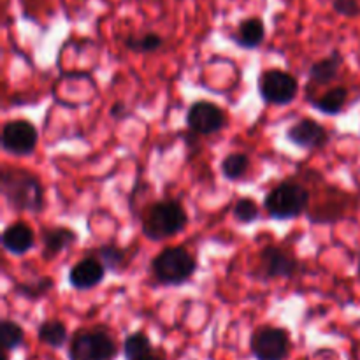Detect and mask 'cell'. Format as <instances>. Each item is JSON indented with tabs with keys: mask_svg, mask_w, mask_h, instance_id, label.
Wrapping results in <instances>:
<instances>
[{
	"mask_svg": "<svg viewBox=\"0 0 360 360\" xmlns=\"http://www.w3.org/2000/svg\"><path fill=\"white\" fill-rule=\"evenodd\" d=\"M118 343L105 327H88L72 334L67 357L69 360H116Z\"/></svg>",
	"mask_w": 360,
	"mask_h": 360,
	"instance_id": "3",
	"label": "cell"
},
{
	"mask_svg": "<svg viewBox=\"0 0 360 360\" xmlns=\"http://www.w3.org/2000/svg\"><path fill=\"white\" fill-rule=\"evenodd\" d=\"M266 39V25L259 16H250L238 25V30L232 34V41L245 49H255Z\"/></svg>",
	"mask_w": 360,
	"mask_h": 360,
	"instance_id": "14",
	"label": "cell"
},
{
	"mask_svg": "<svg viewBox=\"0 0 360 360\" xmlns=\"http://www.w3.org/2000/svg\"><path fill=\"white\" fill-rule=\"evenodd\" d=\"M125 46L130 51L136 53H155L162 49L164 39L157 32H146V34H132L127 35Z\"/></svg>",
	"mask_w": 360,
	"mask_h": 360,
	"instance_id": "21",
	"label": "cell"
},
{
	"mask_svg": "<svg viewBox=\"0 0 360 360\" xmlns=\"http://www.w3.org/2000/svg\"><path fill=\"white\" fill-rule=\"evenodd\" d=\"M39 143V132L35 125L28 120H11L2 129L4 151L16 157L34 153Z\"/></svg>",
	"mask_w": 360,
	"mask_h": 360,
	"instance_id": "8",
	"label": "cell"
},
{
	"mask_svg": "<svg viewBox=\"0 0 360 360\" xmlns=\"http://www.w3.org/2000/svg\"><path fill=\"white\" fill-rule=\"evenodd\" d=\"M333 9L340 16L355 18L360 14L359 0H333Z\"/></svg>",
	"mask_w": 360,
	"mask_h": 360,
	"instance_id": "26",
	"label": "cell"
},
{
	"mask_svg": "<svg viewBox=\"0 0 360 360\" xmlns=\"http://www.w3.org/2000/svg\"><path fill=\"white\" fill-rule=\"evenodd\" d=\"M137 360H167V359H165L164 354H160V352L153 350V352H151V354L144 355V357H141V359H137Z\"/></svg>",
	"mask_w": 360,
	"mask_h": 360,
	"instance_id": "28",
	"label": "cell"
},
{
	"mask_svg": "<svg viewBox=\"0 0 360 360\" xmlns=\"http://www.w3.org/2000/svg\"><path fill=\"white\" fill-rule=\"evenodd\" d=\"M348 101V90L345 86H336L330 88L329 91H326L323 95H320L319 98H311V105L315 109H319L323 115H340L343 111L345 104Z\"/></svg>",
	"mask_w": 360,
	"mask_h": 360,
	"instance_id": "18",
	"label": "cell"
},
{
	"mask_svg": "<svg viewBox=\"0 0 360 360\" xmlns=\"http://www.w3.org/2000/svg\"><path fill=\"white\" fill-rule=\"evenodd\" d=\"M259 94L266 104L287 105L297 97L299 83L292 74L285 70H264L259 77Z\"/></svg>",
	"mask_w": 360,
	"mask_h": 360,
	"instance_id": "7",
	"label": "cell"
},
{
	"mask_svg": "<svg viewBox=\"0 0 360 360\" xmlns=\"http://www.w3.org/2000/svg\"><path fill=\"white\" fill-rule=\"evenodd\" d=\"M37 340L49 348H62L69 341V330L62 320H46L37 327Z\"/></svg>",
	"mask_w": 360,
	"mask_h": 360,
	"instance_id": "16",
	"label": "cell"
},
{
	"mask_svg": "<svg viewBox=\"0 0 360 360\" xmlns=\"http://www.w3.org/2000/svg\"><path fill=\"white\" fill-rule=\"evenodd\" d=\"M0 345H2L4 354L18 350L25 345V330L18 322L9 319H4L0 322Z\"/></svg>",
	"mask_w": 360,
	"mask_h": 360,
	"instance_id": "19",
	"label": "cell"
},
{
	"mask_svg": "<svg viewBox=\"0 0 360 360\" xmlns=\"http://www.w3.org/2000/svg\"><path fill=\"white\" fill-rule=\"evenodd\" d=\"M309 202L308 190L294 181L274 186L264 199V207L273 220L287 221L301 217Z\"/></svg>",
	"mask_w": 360,
	"mask_h": 360,
	"instance_id": "5",
	"label": "cell"
},
{
	"mask_svg": "<svg viewBox=\"0 0 360 360\" xmlns=\"http://www.w3.org/2000/svg\"><path fill=\"white\" fill-rule=\"evenodd\" d=\"M53 288V280L51 278L44 276V278H39V280L32 281V283H23V285H16V294L23 295V297L28 299H39L42 295L48 294L49 290Z\"/></svg>",
	"mask_w": 360,
	"mask_h": 360,
	"instance_id": "24",
	"label": "cell"
},
{
	"mask_svg": "<svg viewBox=\"0 0 360 360\" xmlns=\"http://www.w3.org/2000/svg\"><path fill=\"white\" fill-rule=\"evenodd\" d=\"M105 266L95 255L84 257L69 273V283L76 290H91L104 281Z\"/></svg>",
	"mask_w": 360,
	"mask_h": 360,
	"instance_id": "12",
	"label": "cell"
},
{
	"mask_svg": "<svg viewBox=\"0 0 360 360\" xmlns=\"http://www.w3.org/2000/svg\"><path fill=\"white\" fill-rule=\"evenodd\" d=\"M287 139L302 150H319L329 143V132L311 118H302L287 130Z\"/></svg>",
	"mask_w": 360,
	"mask_h": 360,
	"instance_id": "11",
	"label": "cell"
},
{
	"mask_svg": "<svg viewBox=\"0 0 360 360\" xmlns=\"http://www.w3.org/2000/svg\"><path fill=\"white\" fill-rule=\"evenodd\" d=\"M41 239H42V257H44V259H53V257L62 253L65 248H69L70 245H74L77 236L76 232L70 231V229L49 227V229H42Z\"/></svg>",
	"mask_w": 360,
	"mask_h": 360,
	"instance_id": "15",
	"label": "cell"
},
{
	"mask_svg": "<svg viewBox=\"0 0 360 360\" xmlns=\"http://www.w3.org/2000/svg\"><path fill=\"white\" fill-rule=\"evenodd\" d=\"M35 245V234L32 227L23 221L9 225L2 234V246L6 252L13 255H25L30 252Z\"/></svg>",
	"mask_w": 360,
	"mask_h": 360,
	"instance_id": "13",
	"label": "cell"
},
{
	"mask_svg": "<svg viewBox=\"0 0 360 360\" xmlns=\"http://www.w3.org/2000/svg\"><path fill=\"white\" fill-rule=\"evenodd\" d=\"M341 63H343V58H341L340 53H333L327 58L319 60L311 65L309 69L308 77L313 84H326L330 83L333 79H336V76L340 74Z\"/></svg>",
	"mask_w": 360,
	"mask_h": 360,
	"instance_id": "17",
	"label": "cell"
},
{
	"mask_svg": "<svg viewBox=\"0 0 360 360\" xmlns=\"http://www.w3.org/2000/svg\"><path fill=\"white\" fill-rule=\"evenodd\" d=\"M2 195L16 211L39 213L44 210V186L37 176L25 169H4Z\"/></svg>",
	"mask_w": 360,
	"mask_h": 360,
	"instance_id": "1",
	"label": "cell"
},
{
	"mask_svg": "<svg viewBox=\"0 0 360 360\" xmlns=\"http://www.w3.org/2000/svg\"><path fill=\"white\" fill-rule=\"evenodd\" d=\"M151 271L158 283L179 287L186 283L197 271V260L183 246L165 248L151 260Z\"/></svg>",
	"mask_w": 360,
	"mask_h": 360,
	"instance_id": "4",
	"label": "cell"
},
{
	"mask_svg": "<svg viewBox=\"0 0 360 360\" xmlns=\"http://www.w3.org/2000/svg\"><path fill=\"white\" fill-rule=\"evenodd\" d=\"M186 123L192 132L199 136H211L225 127V112L213 102L197 101L186 112Z\"/></svg>",
	"mask_w": 360,
	"mask_h": 360,
	"instance_id": "9",
	"label": "cell"
},
{
	"mask_svg": "<svg viewBox=\"0 0 360 360\" xmlns=\"http://www.w3.org/2000/svg\"><path fill=\"white\" fill-rule=\"evenodd\" d=\"M94 255L112 273H120L125 267V252L116 245H102L94 250Z\"/></svg>",
	"mask_w": 360,
	"mask_h": 360,
	"instance_id": "23",
	"label": "cell"
},
{
	"mask_svg": "<svg viewBox=\"0 0 360 360\" xmlns=\"http://www.w3.org/2000/svg\"><path fill=\"white\" fill-rule=\"evenodd\" d=\"M127 115V105L123 104V102H116L115 105L111 108V116L112 118H122V116Z\"/></svg>",
	"mask_w": 360,
	"mask_h": 360,
	"instance_id": "27",
	"label": "cell"
},
{
	"mask_svg": "<svg viewBox=\"0 0 360 360\" xmlns=\"http://www.w3.org/2000/svg\"><path fill=\"white\" fill-rule=\"evenodd\" d=\"M357 271H359V274H360V252H359V257H357Z\"/></svg>",
	"mask_w": 360,
	"mask_h": 360,
	"instance_id": "29",
	"label": "cell"
},
{
	"mask_svg": "<svg viewBox=\"0 0 360 360\" xmlns=\"http://www.w3.org/2000/svg\"><path fill=\"white\" fill-rule=\"evenodd\" d=\"M259 259L260 278H292L299 269V260L276 246L262 248Z\"/></svg>",
	"mask_w": 360,
	"mask_h": 360,
	"instance_id": "10",
	"label": "cell"
},
{
	"mask_svg": "<svg viewBox=\"0 0 360 360\" xmlns=\"http://www.w3.org/2000/svg\"><path fill=\"white\" fill-rule=\"evenodd\" d=\"M234 218L239 224H252L259 218V206L253 199H239L234 206Z\"/></svg>",
	"mask_w": 360,
	"mask_h": 360,
	"instance_id": "25",
	"label": "cell"
},
{
	"mask_svg": "<svg viewBox=\"0 0 360 360\" xmlns=\"http://www.w3.org/2000/svg\"><path fill=\"white\" fill-rule=\"evenodd\" d=\"M250 157L246 153H231L221 162V174L229 181H238L248 172Z\"/></svg>",
	"mask_w": 360,
	"mask_h": 360,
	"instance_id": "22",
	"label": "cell"
},
{
	"mask_svg": "<svg viewBox=\"0 0 360 360\" xmlns=\"http://www.w3.org/2000/svg\"><path fill=\"white\" fill-rule=\"evenodd\" d=\"M188 224V214L178 200H158L151 204L143 218V234L151 241H164L179 234Z\"/></svg>",
	"mask_w": 360,
	"mask_h": 360,
	"instance_id": "2",
	"label": "cell"
},
{
	"mask_svg": "<svg viewBox=\"0 0 360 360\" xmlns=\"http://www.w3.org/2000/svg\"><path fill=\"white\" fill-rule=\"evenodd\" d=\"M290 350V333L283 327L260 326L250 338V352L255 360H287Z\"/></svg>",
	"mask_w": 360,
	"mask_h": 360,
	"instance_id": "6",
	"label": "cell"
},
{
	"mask_svg": "<svg viewBox=\"0 0 360 360\" xmlns=\"http://www.w3.org/2000/svg\"><path fill=\"white\" fill-rule=\"evenodd\" d=\"M155 348L151 345V340L148 338L146 333L143 330H136V333L129 334L123 341V355H125V360H137L144 355L151 354Z\"/></svg>",
	"mask_w": 360,
	"mask_h": 360,
	"instance_id": "20",
	"label": "cell"
}]
</instances>
